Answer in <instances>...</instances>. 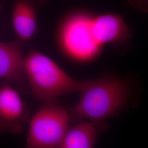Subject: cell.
Returning a JSON list of instances; mask_svg holds the SVG:
<instances>
[{
    "instance_id": "obj_1",
    "label": "cell",
    "mask_w": 148,
    "mask_h": 148,
    "mask_svg": "<svg viewBox=\"0 0 148 148\" xmlns=\"http://www.w3.org/2000/svg\"><path fill=\"white\" fill-rule=\"evenodd\" d=\"M81 92L78 103L72 109L74 115L79 119L103 121L126 106L131 86L126 79L106 75L91 79Z\"/></svg>"
},
{
    "instance_id": "obj_9",
    "label": "cell",
    "mask_w": 148,
    "mask_h": 148,
    "mask_svg": "<svg viewBox=\"0 0 148 148\" xmlns=\"http://www.w3.org/2000/svg\"><path fill=\"white\" fill-rule=\"evenodd\" d=\"M13 24L20 41L31 40L36 30L37 21L35 12L27 2L19 1L14 5Z\"/></svg>"
},
{
    "instance_id": "obj_7",
    "label": "cell",
    "mask_w": 148,
    "mask_h": 148,
    "mask_svg": "<svg viewBox=\"0 0 148 148\" xmlns=\"http://www.w3.org/2000/svg\"><path fill=\"white\" fill-rule=\"evenodd\" d=\"M107 128L105 121L80 122L69 128L60 148H93L99 135Z\"/></svg>"
},
{
    "instance_id": "obj_5",
    "label": "cell",
    "mask_w": 148,
    "mask_h": 148,
    "mask_svg": "<svg viewBox=\"0 0 148 148\" xmlns=\"http://www.w3.org/2000/svg\"><path fill=\"white\" fill-rule=\"evenodd\" d=\"M28 110L19 93L8 84L0 87V132L20 134L28 119Z\"/></svg>"
},
{
    "instance_id": "obj_4",
    "label": "cell",
    "mask_w": 148,
    "mask_h": 148,
    "mask_svg": "<svg viewBox=\"0 0 148 148\" xmlns=\"http://www.w3.org/2000/svg\"><path fill=\"white\" fill-rule=\"evenodd\" d=\"M68 112L56 103H46L32 117L27 137L29 148H60L69 130Z\"/></svg>"
},
{
    "instance_id": "obj_10",
    "label": "cell",
    "mask_w": 148,
    "mask_h": 148,
    "mask_svg": "<svg viewBox=\"0 0 148 148\" xmlns=\"http://www.w3.org/2000/svg\"><path fill=\"white\" fill-rule=\"evenodd\" d=\"M126 1L134 10L143 13H148V0H126Z\"/></svg>"
},
{
    "instance_id": "obj_6",
    "label": "cell",
    "mask_w": 148,
    "mask_h": 148,
    "mask_svg": "<svg viewBox=\"0 0 148 148\" xmlns=\"http://www.w3.org/2000/svg\"><path fill=\"white\" fill-rule=\"evenodd\" d=\"M91 31L96 42L103 47L106 45L121 47L127 44L132 36L123 17L115 13L93 16Z\"/></svg>"
},
{
    "instance_id": "obj_8",
    "label": "cell",
    "mask_w": 148,
    "mask_h": 148,
    "mask_svg": "<svg viewBox=\"0 0 148 148\" xmlns=\"http://www.w3.org/2000/svg\"><path fill=\"white\" fill-rule=\"evenodd\" d=\"M19 41L0 42V79L21 81L25 75Z\"/></svg>"
},
{
    "instance_id": "obj_3",
    "label": "cell",
    "mask_w": 148,
    "mask_h": 148,
    "mask_svg": "<svg viewBox=\"0 0 148 148\" xmlns=\"http://www.w3.org/2000/svg\"><path fill=\"white\" fill-rule=\"evenodd\" d=\"M92 16L78 14L64 23L59 34V42L64 54L74 62H93L103 47L96 42L91 31Z\"/></svg>"
},
{
    "instance_id": "obj_2",
    "label": "cell",
    "mask_w": 148,
    "mask_h": 148,
    "mask_svg": "<svg viewBox=\"0 0 148 148\" xmlns=\"http://www.w3.org/2000/svg\"><path fill=\"white\" fill-rule=\"evenodd\" d=\"M24 71L35 98L46 103H56L63 95L81 92L91 80L74 79L52 59L35 51L24 58Z\"/></svg>"
}]
</instances>
